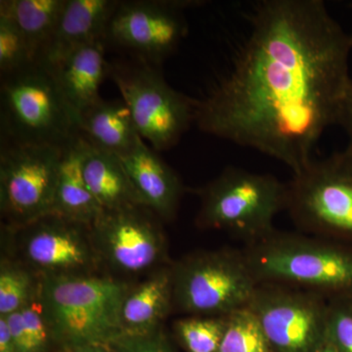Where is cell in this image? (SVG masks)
<instances>
[{"label":"cell","instance_id":"obj_1","mask_svg":"<svg viewBox=\"0 0 352 352\" xmlns=\"http://www.w3.org/2000/svg\"><path fill=\"white\" fill-rule=\"evenodd\" d=\"M226 71L196 100L195 124L298 173L338 126L352 82L351 34L322 0H261Z\"/></svg>","mask_w":352,"mask_h":352},{"label":"cell","instance_id":"obj_2","mask_svg":"<svg viewBox=\"0 0 352 352\" xmlns=\"http://www.w3.org/2000/svg\"><path fill=\"white\" fill-rule=\"evenodd\" d=\"M258 284L312 292L326 300H352V245L274 229L242 250Z\"/></svg>","mask_w":352,"mask_h":352},{"label":"cell","instance_id":"obj_3","mask_svg":"<svg viewBox=\"0 0 352 352\" xmlns=\"http://www.w3.org/2000/svg\"><path fill=\"white\" fill-rule=\"evenodd\" d=\"M129 286L98 274L43 278L39 296L54 344L110 346L124 335L120 308Z\"/></svg>","mask_w":352,"mask_h":352},{"label":"cell","instance_id":"obj_4","mask_svg":"<svg viewBox=\"0 0 352 352\" xmlns=\"http://www.w3.org/2000/svg\"><path fill=\"white\" fill-rule=\"evenodd\" d=\"M0 98L4 142L66 148L80 136V118L39 62L2 76Z\"/></svg>","mask_w":352,"mask_h":352},{"label":"cell","instance_id":"obj_5","mask_svg":"<svg viewBox=\"0 0 352 352\" xmlns=\"http://www.w3.org/2000/svg\"><path fill=\"white\" fill-rule=\"evenodd\" d=\"M197 194L201 200L197 226L226 231L245 245L272 232L275 217L286 210L287 184L236 166L224 168Z\"/></svg>","mask_w":352,"mask_h":352},{"label":"cell","instance_id":"obj_6","mask_svg":"<svg viewBox=\"0 0 352 352\" xmlns=\"http://www.w3.org/2000/svg\"><path fill=\"white\" fill-rule=\"evenodd\" d=\"M286 210L305 234L352 245L351 143L294 173Z\"/></svg>","mask_w":352,"mask_h":352},{"label":"cell","instance_id":"obj_7","mask_svg":"<svg viewBox=\"0 0 352 352\" xmlns=\"http://www.w3.org/2000/svg\"><path fill=\"white\" fill-rule=\"evenodd\" d=\"M171 267L173 308L190 316H226L248 307L258 286L242 250L193 252Z\"/></svg>","mask_w":352,"mask_h":352},{"label":"cell","instance_id":"obj_8","mask_svg":"<svg viewBox=\"0 0 352 352\" xmlns=\"http://www.w3.org/2000/svg\"><path fill=\"white\" fill-rule=\"evenodd\" d=\"M110 74L131 110L138 134L155 151L177 144L195 122V99L176 91L153 65L110 67Z\"/></svg>","mask_w":352,"mask_h":352},{"label":"cell","instance_id":"obj_9","mask_svg":"<svg viewBox=\"0 0 352 352\" xmlns=\"http://www.w3.org/2000/svg\"><path fill=\"white\" fill-rule=\"evenodd\" d=\"M64 149L1 143L0 210L6 226H27L52 214Z\"/></svg>","mask_w":352,"mask_h":352},{"label":"cell","instance_id":"obj_10","mask_svg":"<svg viewBox=\"0 0 352 352\" xmlns=\"http://www.w3.org/2000/svg\"><path fill=\"white\" fill-rule=\"evenodd\" d=\"M4 228L15 240V259L41 279L98 274L102 263L90 226L50 214L27 226Z\"/></svg>","mask_w":352,"mask_h":352},{"label":"cell","instance_id":"obj_11","mask_svg":"<svg viewBox=\"0 0 352 352\" xmlns=\"http://www.w3.org/2000/svg\"><path fill=\"white\" fill-rule=\"evenodd\" d=\"M271 352H317L325 344L328 300L279 284H258L249 303Z\"/></svg>","mask_w":352,"mask_h":352},{"label":"cell","instance_id":"obj_12","mask_svg":"<svg viewBox=\"0 0 352 352\" xmlns=\"http://www.w3.org/2000/svg\"><path fill=\"white\" fill-rule=\"evenodd\" d=\"M154 212L138 206L103 210L90 226L101 263L124 275H138L168 265V243Z\"/></svg>","mask_w":352,"mask_h":352},{"label":"cell","instance_id":"obj_13","mask_svg":"<svg viewBox=\"0 0 352 352\" xmlns=\"http://www.w3.org/2000/svg\"><path fill=\"white\" fill-rule=\"evenodd\" d=\"M192 0L120 1L109 23L104 43L159 65L178 47L188 32L183 11L200 6Z\"/></svg>","mask_w":352,"mask_h":352},{"label":"cell","instance_id":"obj_14","mask_svg":"<svg viewBox=\"0 0 352 352\" xmlns=\"http://www.w3.org/2000/svg\"><path fill=\"white\" fill-rule=\"evenodd\" d=\"M120 159L145 207L160 219H175L183 193L175 171L142 138Z\"/></svg>","mask_w":352,"mask_h":352},{"label":"cell","instance_id":"obj_15","mask_svg":"<svg viewBox=\"0 0 352 352\" xmlns=\"http://www.w3.org/2000/svg\"><path fill=\"white\" fill-rule=\"evenodd\" d=\"M117 0H67L39 63L50 66L72 51L104 41Z\"/></svg>","mask_w":352,"mask_h":352},{"label":"cell","instance_id":"obj_16","mask_svg":"<svg viewBox=\"0 0 352 352\" xmlns=\"http://www.w3.org/2000/svg\"><path fill=\"white\" fill-rule=\"evenodd\" d=\"M45 67L78 118L102 99L99 90L109 69L104 41L72 51Z\"/></svg>","mask_w":352,"mask_h":352},{"label":"cell","instance_id":"obj_17","mask_svg":"<svg viewBox=\"0 0 352 352\" xmlns=\"http://www.w3.org/2000/svg\"><path fill=\"white\" fill-rule=\"evenodd\" d=\"M171 264L152 271L144 281L129 286L120 308L122 333L140 335L162 328L173 308Z\"/></svg>","mask_w":352,"mask_h":352},{"label":"cell","instance_id":"obj_18","mask_svg":"<svg viewBox=\"0 0 352 352\" xmlns=\"http://www.w3.org/2000/svg\"><path fill=\"white\" fill-rule=\"evenodd\" d=\"M82 138L83 175L103 210L145 207L120 157Z\"/></svg>","mask_w":352,"mask_h":352},{"label":"cell","instance_id":"obj_19","mask_svg":"<svg viewBox=\"0 0 352 352\" xmlns=\"http://www.w3.org/2000/svg\"><path fill=\"white\" fill-rule=\"evenodd\" d=\"M83 146L80 138L64 149L52 214L91 226L103 208L92 195L82 171Z\"/></svg>","mask_w":352,"mask_h":352},{"label":"cell","instance_id":"obj_20","mask_svg":"<svg viewBox=\"0 0 352 352\" xmlns=\"http://www.w3.org/2000/svg\"><path fill=\"white\" fill-rule=\"evenodd\" d=\"M80 134L102 150L122 157L141 138L124 100L100 99L80 116Z\"/></svg>","mask_w":352,"mask_h":352},{"label":"cell","instance_id":"obj_21","mask_svg":"<svg viewBox=\"0 0 352 352\" xmlns=\"http://www.w3.org/2000/svg\"><path fill=\"white\" fill-rule=\"evenodd\" d=\"M67 0H1L0 13L18 25L32 61L38 62L50 43Z\"/></svg>","mask_w":352,"mask_h":352},{"label":"cell","instance_id":"obj_22","mask_svg":"<svg viewBox=\"0 0 352 352\" xmlns=\"http://www.w3.org/2000/svg\"><path fill=\"white\" fill-rule=\"evenodd\" d=\"M3 317L8 324L16 351L47 352L51 344H54L41 296Z\"/></svg>","mask_w":352,"mask_h":352},{"label":"cell","instance_id":"obj_23","mask_svg":"<svg viewBox=\"0 0 352 352\" xmlns=\"http://www.w3.org/2000/svg\"><path fill=\"white\" fill-rule=\"evenodd\" d=\"M41 279L17 259L2 256L0 264V316L14 314L41 292Z\"/></svg>","mask_w":352,"mask_h":352},{"label":"cell","instance_id":"obj_24","mask_svg":"<svg viewBox=\"0 0 352 352\" xmlns=\"http://www.w3.org/2000/svg\"><path fill=\"white\" fill-rule=\"evenodd\" d=\"M227 326L226 316H189L173 324L178 342L186 352H219Z\"/></svg>","mask_w":352,"mask_h":352},{"label":"cell","instance_id":"obj_25","mask_svg":"<svg viewBox=\"0 0 352 352\" xmlns=\"http://www.w3.org/2000/svg\"><path fill=\"white\" fill-rule=\"evenodd\" d=\"M219 352H271L258 317L249 307L227 315Z\"/></svg>","mask_w":352,"mask_h":352},{"label":"cell","instance_id":"obj_26","mask_svg":"<svg viewBox=\"0 0 352 352\" xmlns=\"http://www.w3.org/2000/svg\"><path fill=\"white\" fill-rule=\"evenodd\" d=\"M32 61L27 41L18 25L8 16L0 13V72L1 76L25 68Z\"/></svg>","mask_w":352,"mask_h":352},{"label":"cell","instance_id":"obj_27","mask_svg":"<svg viewBox=\"0 0 352 352\" xmlns=\"http://www.w3.org/2000/svg\"><path fill=\"white\" fill-rule=\"evenodd\" d=\"M326 339L339 352H352V300H328Z\"/></svg>","mask_w":352,"mask_h":352},{"label":"cell","instance_id":"obj_28","mask_svg":"<svg viewBox=\"0 0 352 352\" xmlns=\"http://www.w3.org/2000/svg\"><path fill=\"white\" fill-rule=\"evenodd\" d=\"M112 352H175L163 327L140 335H124L110 346Z\"/></svg>","mask_w":352,"mask_h":352},{"label":"cell","instance_id":"obj_29","mask_svg":"<svg viewBox=\"0 0 352 352\" xmlns=\"http://www.w3.org/2000/svg\"><path fill=\"white\" fill-rule=\"evenodd\" d=\"M338 126H340L346 131L347 136H349V143L352 144V82L349 91H347L342 111H340Z\"/></svg>","mask_w":352,"mask_h":352},{"label":"cell","instance_id":"obj_30","mask_svg":"<svg viewBox=\"0 0 352 352\" xmlns=\"http://www.w3.org/2000/svg\"><path fill=\"white\" fill-rule=\"evenodd\" d=\"M0 352H17L6 317L0 316Z\"/></svg>","mask_w":352,"mask_h":352},{"label":"cell","instance_id":"obj_31","mask_svg":"<svg viewBox=\"0 0 352 352\" xmlns=\"http://www.w3.org/2000/svg\"><path fill=\"white\" fill-rule=\"evenodd\" d=\"M60 352H112L110 346H97V344H88V346H80L63 349Z\"/></svg>","mask_w":352,"mask_h":352},{"label":"cell","instance_id":"obj_32","mask_svg":"<svg viewBox=\"0 0 352 352\" xmlns=\"http://www.w3.org/2000/svg\"><path fill=\"white\" fill-rule=\"evenodd\" d=\"M317 352H339V351H338L337 349H336L335 347H333L332 346V344H331L330 342H328V340H326L325 344H324L323 346H322L320 347V349H319V351Z\"/></svg>","mask_w":352,"mask_h":352},{"label":"cell","instance_id":"obj_33","mask_svg":"<svg viewBox=\"0 0 352 352\" xmlns=\"http://www.w3.org/2000/svg\"><path fill=\"white\" fill-rule=\"evenodd\" d=\"M351 43H352V32H351Z\"/></svg>","mask_w":352,"mask_h":352}]
</instances>
